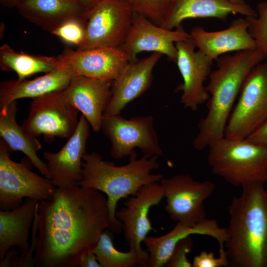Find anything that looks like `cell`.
<instances>
[{
	"mask_svg": "<svg viewBox=\"0 0 267 267\" xmlns=\"http://www.w3.org/2000/svg\"><path fill=\"white\" fill-rule=\"evenodd\" d=\"M176 46V63L183 80L176 91H181L180 103L184 107L195 111L209 98L204 82L211 72L213 61L200 50L196 51L190 39L177 42Z\"/></svg>",
	"mask_w": 267,
	"mask_h": 267,
	"instance_id": "cell-14",
	"label": "cell"
},
{
	"mask_svg": "<svg viewBox=\"0 0 267 267\" xmlns=\"http://www.w3.org/2000/svg\"><path fill=\"white\" fill-rule=\"evenodd\" d=\"M39 202L27 198L15 209L0 210V261L11 248L33 258L34 250L31 248L28 238Z\"/></svg>",
	"mask_w": 267,
	"mask_h": 267,
	"instance_id": "cell-22",
	"label": "cell"
},
{
	"mask_svg": "<svg viewBox=\"0 0 267 267\" xmlns=\"http://www.w3.org/2000/svg\"><path fill=\"white\" fill-rule=\"evenodd\" d=\"M162 54L154 52L140 61L129 62L113 81L112 94L104 115L120 114L130 102L150 86L153 69Z\"/></svg>",
	"mask_w": 267,
	"mask_h": 267,
	"instance_id": "cell-18",
	"label": "cell"
},
{
	"mask_svg": "<svg viewBox=\"0 0 267 267\" xmlns=\"http://www.w3.org/2000/svg\"><path fill=\"white\" fill-rule=\"evenodd\" d=\"M86 24V22L79 20H69L59 26L51 34L66 43L78 46L84 40Z\"/></svg>",
	"mask_w": 267,
	"mask_h": 267,
	"instance_id": "cell-30",
	"label": "cell"
},
{
	"mask_svg": "<svg viewBox=\"0 0 267 267\" xmlns=\"http://www.w3.org/2000/svg\"><path fill=\"white\" fill-rule=\"evenodd\" d=\"M15 248H10L3 259L0 261V267H33V258L17 253Z\"/></svg>",
	"mask_w": 267,
	"mask_h": 267,
	"instance_id": "cell-33",
	"label": "cell"
},
{
	"mask_svg": "<svg viewBox=\"0 0 267 267\" xmlns=\"http://www.w3.org/2000/svg\"><path fill=\"white\" fill-rule=\"evenodd\" d=\"M71 67L75 75L114 80L129 62L120 48L96 47L82 50L66 49L57 56Z\"/></svg>",
	"mask_w": 267,
	"mask_h": 267,
	"instance_id": "cell-17",
	"label": "cell"
},
{
	"mask_svg": "<svg viewBox=\"0 0 267 267\" xmlns=\"http://www.w3.org/2000/svg\"><path fill=\"white\" fill-rule=\"evenodd\" d=\"M160 183L166 199L164 209L172 220L194 226L206 219L203 202L215 190L213 182L196 180L188 174H178L163 178Z\"/></svg>",
	"mask_w": 267,
	"mask_h": 267,
	"instance_id": "cell-11",
	"label": "cell"
},
{
	"mask_svg": "<svg viewBox=\"0 0 267 267\" xmlns=\"http://www.w3.org/2000/svg\"><path fill=\"white\" fill-rule=\"evenodd\" d=\"M101 130L111 142V155L115 159L129 156L135 148L149 156L163 155L152 116L128 119L120 114L104 115Z\"/></svg>",
	"mask_w": 267,
	"mask_h": 267,
	"instance_id": "cell-10",
	"label": "cell"
},
{
	"mask_svg": "<svg viewBox=\"0 0 267 267\" xmlns=\"http://www.w3.org/2000/svg\"><path fill=\"white\" fill-rule=\"evenodd\" d=\"M232 3L237 4L245 5L248 4L244 0H228Z\"/></svg>",
	"mask_w": 267,
	"mask_h": 267,
	"instance_id": "cell-38",
	"label": "cell"
},
{
	"mask_svg": "<svg viewBox=\"0 0 267 267\" xmlns=\"http://www.w3.org/2000/svg\"><path fill=\"white\" fill-rule=\"evenodd\" d=\"M79 111L65 98L63 90L33 99L22 127L29 135H43L46 141L69 138L76 131Z\"/></svg>",
	"mask_w": 267,
	"mask_h": 267,
	"instance_id": "cell-8",
	"label": "cell"
},
{
	"mask_svg": "<svg viewBox=\"0 0 267 267\" xmlns=\"http://www.w3.org/2000/svg\"><path fill=\"white\" fill-rule=\"evenodd\" d=\"M75 75L70 66L62 62L55 69L33 80L2 82L0 85V107L19 99H34L63 90Z\"/></svg>",
	"mask_w": 267,
	"mask_h": 267,
	"instance_id": "cell-23",
	"label": "cell"
},
{
	"mask_svg": "<svg viewBox=\"0 0 267 267\" xmlns=\"http://www.w3.org/2000/svg\"><path fill=\"white\" fill-rule=\"evenodd\" d=\"M112 83L113 80L75 75L63 90L66 100L81 112L95 132L101 130L111 97Z\"/></svg>",
	"mask_w": 267,
	"mask_h": 267,
	"instance_id": "cell-16",
	"label": "cell"
},
{
	"mask_svg": "<svg viewBox=\"0 0 267 267\" xmlns=\"http://www.w3.org/2000/svg\"><path fill=\"white\" fill-rule=\"evenodd\" d=\"M248 26L246 17L233 20L228 28L220 31H207L196 26L191 30L190 39L198 50L213 62L230 52L257 48Z\"/></svg>",
	"mask_w": 267,
	"mask_h": 267,
	"instance_id": "cell-19",
	"label": "cell"
},
{
	"mask_svg": "<svg viewBox=\"0 0 267 267\" xmlns=\"http://www.w3.org/2000/svg\"><path fill=\"white\" fill-rule=\"evenodd\" d=\"M245 139L254 144L267 148V119Z\"/></svg>",
	"mask_w": 267,
	"mask_h": 267,
	"instance_id": "cell-34",
	"label": "cell"
},
{
	"mask_svg": "<svg viewBox=\"0 0 267 267\" xmlns=\"http://www.w3.org/2000/svg\"><path fill=\"white\" fill-rule=\"evenodd\" d=\"M16 8L25 19L50 33L69 20L86 23L89 13L71 0H22Z\"/></svg>",
	"mask_w": 267,
	"mask_h": 267,
	"instance_id": "cell-24",
	"label": "cell"
},
{
	"mask_svg": "<svg viewBox=\"0 0 267 267\" xmlns=\"http://www.w3.org/2000/svg\"><path fill=\"white\" fill-rule=\"evenodd\" d=\"M159 182L142 187L135 194L128 197L124 206L116 212L129 249L137 252L145 267H147L149 255L146 250H143L141 243L148 233L154 230L148 217L150 209L158 206L164 198L163 189Z\"/></svg>",
	"mask_w": 267,
	"mask_h": 267,
	"instance_id": "cell-12",
	"label": "cell"
},
{
	"mask_svg": "<svg viewBox=\"0 0 267 267\" xmlns=\"http://www.w3.org/2000/svg\"><path fill=\"white\" fill-rule=\"evenodd\" d=\"M134 14L126 0H101L89 12L84 40L76 50L120 48L129 32Z\"/></svg>",
	"mask_w": 267,
	"mask_h": 267,
	"instance_id": "cell-9",
	"label": "cell"
},
{
	"mask_svg": "<svg viewBox=\"0 0 267 267\" xmlns=\"http://www.w3.org/2000/svg\"><path fill=\"white\" fill-rule=\"evenodd\" d=\"M62 64L58 57L31 55L17 52L6 44L0 47V69L2 71H13L18 80L39 73L49 72Z\"/></svg>",
	"mask_w": 267,
	"mask_h": 267,
	"instance_id": "cell-26",
	"label": "cell"
},
{
	"mask_svg": "<svg viewBox=\"0 0 267 267\" xmlns=\"http://www.w3.org/2000/svg\"><path fill=\"white\" fill-rule=\"evenodd\" d=\"M257 15L246 17L248 22V30L253 38L256 47L267 59V0L257 6Z\"/></svg>",
	"mask_w": 267,
	"mask_h": 267,
	"instance_id": "cell-28",
	"label": "cell"
},
{
	"mask_svg": "<svg viewBox=\"0 0 267 267\" xmlns=\"http://www.w3.org/2000/svg\"><path fill=\"white\" fill-rule=\"evenodd\" d=\"M113 234L109 228L105 229L92 249L101 267H144L136 250L129 249L123 252L115 248Z\"/></svg>",
	"mask_w": 267,
	"mask_h": 267,
	"instance_id": "cell-27",
	"label": "cell"
},
{
	"mask_svg": "<svg viewBox=\"0 0 267 267\" xmlns=\"http://www.w3.org/2000/svg\"><path fill=\"white\" fill-rule=\"evenodd\" d=\"M267 59L258 48L220 56L217 68L211 71L205 86L210 97L208 111L198 124L199 132L193 141L201 150L224 137L225 128L243 83L252 69Z\"/></svg>",
	"mask_w": 267,
	"mask_h": 267,
	"instance_id": "cell-3",
	"label": "cell"
},
{
	"mask_svg": "<svg viewBox=\"0 0 267 267\" xmlns=\"http://www.w3.org/2000/svg\"><path fill=\"white\" fill-rule=\"evenodd\" d=\"M192 234L214 238L219 243V253L225 252L224 244L227 239L226 228L220 227L216 220L206 218L194 226L177 222L168 233L159 237L147 236L144 239L142 243L149 255L147 267L165 266L178 242Z\"/></svg>",
	"mask_w": 267,
	"mask_h": 267,
	"instance_id": "cell-21",
	"label": "cell"
},
{
	"mask_svg": "<svg viewBox=\"0 0 267 267\" xmlns=\"http://www.w3.org/2000/svg\"><path fill=\"white\" fill-rule=\"evenodd\" d=\"M90 127L82 114L76 131L62 148L57 152L43 153L47 162L50 179L56 187L78 185L82 180L83 158L87 153Z\"/></svg>",
	"mask_w": 267,
	"mask_h": 267,
	"instance_id": "cell-15",
	"label": "cell"
},
{
	"mask_svg": "<svg viewBox=\"0 0 267 267\" xmlns=\"http://www.w3.org/2000/svg\"><path fill=\"white\" fill-rule=\"evenodd\" d=\"M229 117L224 137L246 138L267 119V59L246 77Z\"/></svg>",
	"mask_w": 267,
	"mask_h": 267,
	"instance_id": "cell-7",
	"label": "cell"
},
{
	"mask_svg": "<svg viewBox=\"0 0 267 267\" xmlns=\"http://www.w3.org/2000/svg\"><path fill=\"white\" fill-rule=\"evenodd\" d=\"M254 17L257 11L248 4H237L228 0H171L160 26L172 30L190 18H215L224 21L230 14Z\"/></svg>",
	"mask_w": 267,
	"mask_h": 267,
	"instance_id": "cell-20",
	"label": "cell"
},
{
	"mask_svg": "<svg viewBox=\"0 0 267 267\" xmlns=\"http://www.w3.org/2000/svg\"><path fill=\"white\" fill-rule=\"evenodd\" d=\"M158 157L143 155L138 158L134 150L129 155L128 164L117 166L104 161L96 152L84 155L83 178L78 185L96 189L107 195L111 221L109 229L114 233L122 231L121 223L116 217L119 200L135 194L143 186L159 182L164 178L161 174L151 173L160 167Z\"/></svg>",
	"mask_w": 267,
	"mask_h": 267,
	"instance_id": "cell-4",
	"label": "cell"
},
{
	"mask_svg": "<svg viewBox=\"0 0 267 267\" xmlns=\"http://www.w3.org/2000/svg\"><path fill=\"white\" fill-rule=\"evenodd\" d=\"M78 266L79 267H101L92 249H88L81 254Z\"/></svg>",
	"mask_w": 267,
	"mask_h": 267,
	"instance_id": "cell-35",
	"label": "cell"
},
{
	"mask_svg": "<svg viewBox=\"0 0 267 267\" xmlns=\"http://www.w3.org/2000/svg\"><path fill=\"white\" fill-rule=\"evenodd\" d=\"M135 13L160 26L171 0H126Z\"/></svg>",
	"mask_w": 267,
	"mask_h": 267,
	"instance_id": "cell-29",
	"label": "cell"
},
{
	"mask_svg": "<svg viewBox=\"0 0 267 267\" xmlns=\"http://www.w3.org/2000/svg\"><path fill=\"white\" fill-rule=\"evenodd\" d=\"M192 265L193 267H222L228 266V261L226 253L215 258L213 252L203 251L194 257Z\"/></svg>",
	"mask_w": 267,
	"mask_h": 267,
	"instance_id": "cell-32",
	"label": "cell"
},
{
	"mask_svg": "<svg viewBox=\"0 0 267 267\" xmlns=\"http://www.w3.org/2000/svg\"><path fill=\"white\" fill-rule=\"evenodd\" d=\"M5 142L0 141V210H12L19 207L24 198L42 201L52 198L56 186L51 179L31 171L33 165L28 157L20 162L13 161Z\"/></svg>",
	"mask_w": 267,
	"mask_h": 267,
	"instance_id": "cell-6",
	"label": "cell"
},
{
	"mask_svg": "<svg viewBox=\"0 0 267 267\" xmlns=\"http://www.w3.org/2000/svg\"><path fill=\"white\" fill-rule=\"evenodd\" d=\"M17 100L0 107V136L9 151L24 154L46 178L50 179L47 164L37 155L42 146L36 137L29 135L16 122Z\"/></svg>",
	"mask_w": 267,
	"mask_h": 267,
	"instance_id": "cell-25",
	"label": "cell"
},
{
	"mask_svg": "<svg viewBox=\"0 0 267 267\" xmlns=\"http://www.w3.org/2000/svg\"><path fill=\"white\" fill-rule=\"evenodd\" d=\"M190 39V34L182 26L172 30L165 29L134 12L132 24L123 44L120 47L129 62L136 61L140 52L151 51L164 54L176 62V43Z\"/></svg>",
	"mask_w": 267,
	"mask_h": 267,
	"instance_id": "cell-13",
	"label": "cell"
},
{
	"mask_svg": "<svg viewBox=\"0 0 267 267\" xmlns=\"http://www.w3.org/2000/svg\"><path fill=\"white\" fill-rule=\"evenodd\" d=\"M79 4L89 12L101 0H71Z\"/></svg>",
	"mask_w": 267,
	"mask_h": 267,
	"instance_id": "cell-36",
	"label": "cell"
},
{
	"mask_svg": "<svg viewBox=\"0 0 267 267\" xmlns=\"http://www.w3.org/2000/svg\"><path fill=\"white\" fill-rule=\"evenodd\" d=\"M193 241L190 236L180 240L165 265L167 267H191L192 265L187 259V255L192 250Z\"/></svg>",
	"mask_w": 267,
	"mask_h": 267,
	"instance_id": "cell-31",
	"label": "cell"
},
{
	"mask_svg": "<svg viewBox=\"0 0 267 267\" xmlns=\"http://www.w3.org/2000/svg\"><path fill=\"white\" fill-rule=\"evenodd\" d=\"M209 148L207 160L212 172L232 185L267 181V148L245 138L224 137Z\"/></svg>",
	"mask_w": 267,
	"mask_h": 267,
	"instance_id": "cell-5",
	"label": "cell"
},
{
	"mask_svg": "<svg viewBox=\"0 0 267 267\" xmlns=\"http://www.w3.org/2000/svg\"><path fill=\"white\" fill-rule=\"evenodd\" d=\"M33 266L75 267L81 254L96 246L110 228L107 199L96 189L75 185L56 187L39 202Z\"/></svg>",
	"mask_w": 267,
	"mask_h": 267,
	"instance_id": "cell-1",
	"label": "cell"
},
{
	"mask_svg": "<svg viewBox=\"0 0 267 267\" xmlns=\"http://www.w3.org/2000/svg\"><path fill=\"white\" fill-rule=\"evenodd\" d=\"M22 0H0V3L5 7L16 8Z\"/></svg>",
	"mask_w": 267,
	"mask_h": 267,
	"instance_id": "cell-37",
	"label": "cell"
},
{
	"mask_svg": "<svg viewBox=\"0 0 267 267\" xmlns=\"http://www.w3.org/2000/svg\"><path fill=\"white\" fill-rule=\"evenodd\" d=\"M263 182L242 186L229 205L224 249L232 267H267V189Z\"/></svg>",
	"mask_w": 267,
	"mask_h": 267,
	"instance_id": "cell-2",
	"label": "cell"
}]
</instances>
